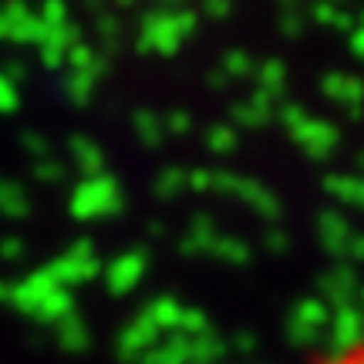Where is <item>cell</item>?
I'll use <instances>...</instances> for the list:
<instances>
[{
	"label": "cell",
	"mask_w": 364,
	"mask_h": 364,
	"mask_svg": "<svg viewBox=\"0 0 364 364\" xmlns=\"http://www.w3.org/2000/svg\"><path fill=\"white\" fill-rule=\"evenodd\" d=\"M324 364H364V341L361 344H351L348 351H341L338 358H331V361Z\"/></svg>",
	"instance_id": "1"
}]
</instances>
